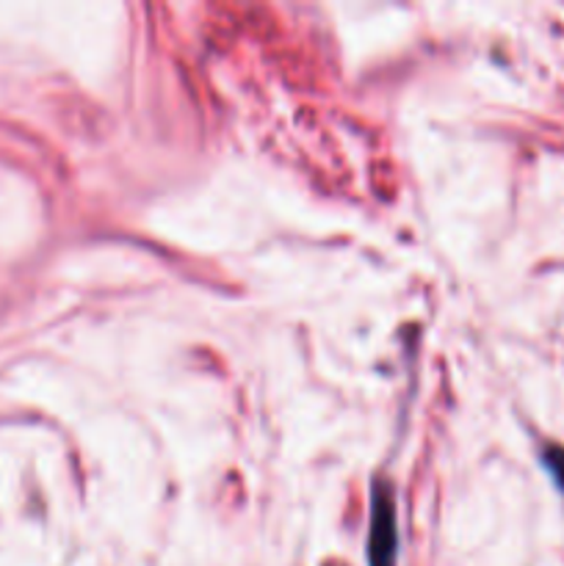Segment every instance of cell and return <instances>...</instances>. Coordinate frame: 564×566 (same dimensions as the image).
Wrapping results in <instances>:
<instances>
[{
  "label": "cell",
  "instance_id": "obj_1",
  "mask_svg": "<svg viewBox=\"0 0 564 566\" xmlns=\"http://www.w3.org/2000/svg\"><path fill=\"white\" fill-rule=\"evenodd\" d=\"M398 531H396V501L385 481L374 486L370 497V531H368V564L396 566Z\"/></svg>",
  "mask_w": 564,
  "mask_h": 566
},
{
  "label": "cell",
  "instance_id": "obj_2",
  "mask_svg": "<svg viewBox=\"0 0 564 566\" xmlns=\"http://www.w3.org/2000/svg\"><path fill=\"white\" fill-rule=\"evenodd\" d=\"M542 462H545V470L551 473L553 484H556L558 492L564 495V448L547 446L545 451H542Z\"/></svg>",
  "mask_w": 564,
  "mask_h": 566
}]
</instances>
